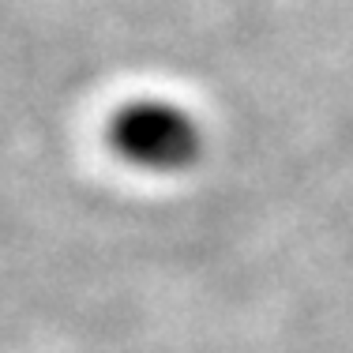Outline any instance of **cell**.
I'll use <instances>...</instances> for the list:
<instances>
[{
	"instance_id": "obj_1",
	"label": "cell",
	"mask_w": 353,
	"mask_h": 353,
	"mask_svg": "<svg viewBox=\"0 0 353 353\" xmlns=\"http://www.w3.org/2000/svg\"><path fill=\"white\" fill-rule=\"evenodd\" d=\"M105 139L121 162L143 173L173 176L199 165L207 150V132L181 102L170 98H136L109 117Z\"/></svg>"
}]
</instances>
